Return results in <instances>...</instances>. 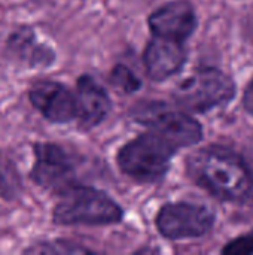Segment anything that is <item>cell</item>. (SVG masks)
I'll list each match as a JSON object with an SVG mask.
<instances>
[{
  "label": "cell",
  "instance_id": "obj_14",
  "mask_svg": "<svg viewBox=\"0 0 253 255\" xmlns=\"http://www.w3.org/2000/svg\"><path fill=\"white\" fill-rule=\"evenodd\" d=\"M25 254H82L89 253L86 248L73 245L70 242H39L34 245H30L24 250Z\"/></svg>",
  "mask_w": 253,
  "mask_h": 255
},
{
  "label": "cell",
  "instance_id": "obj_12",
  "mask_svg": "<svg viewBox=\"0 0 253 255\" xmlns=\"http://www.w3.org/2000/svg\"><path fill=\"white\" fill-rule=\"evenodd\" d=\"M78 120L84 127L98 126L110 112V99L106 90L89 75H82L76 84Z\"/></svg>",
  "mask_w": 253,
  "mask_h": 255
},
{
  "label": "cell",
  "instance_id": "obj_16",
  "mask_svg": "<svg viewBox=\"0 0 253 255\" xmlns=\"http://www.w3.org/2000/svg\"><path fill=\"white\" fill-rule=\"evenodd\" d=\"M224 254L230 255H248L253 253V235L242 236L233 242H230L224 250Z\"/></svg>",
  "mask_w": 253,
  "mask_h": 255
},
{
  "label": "cell",
  "instance_id": "obj_7",
  "mask_svg": "<svg viewBox=\"0 0 253 255\" xmlns=\"http://www.w3.org/2000/svg\"><path fill=\"white\" fill-rule=\"evenodd\" d=\"M137 114L142 123L163 134L176 148L191 146L201 140V126L185 112H176L163 105H146Z\"/></svg>",
  "mask_w": 253,
  "mask_h": 255
},
{
  "label": "cell",
  "instance_id": "obj_2",
  "mask_svg": "<svg viewBox=\"0 0 253 255\" xmlns=\"http://www.w3.org/2000/svg\"><path fill=\"white\" fill-rule=\"evenodd\" d=\"M58 197L52 220L60 226L112 224L122 218L121 208L107 194L91 187L79 184Z\"/></svg>",
  "mask_w": 253,
  "mask_h": 255
},
{
  "label": "cell",
  "instance_id": "obj_15",
  "mask_svg": "<svg viewBox=\"0 0 253 255\" xmlns=\"http://www.w3.org/2000/svg\"><path fill=\"white\" fill-rule=\"evenodd\" d=\"M110 82L116 90L122 93H133L140 87V81L137 79V76L124 64H119L113 69L110 75Z\"/></svg>",
  "mask_w": 253,
  "mask_h": 255
},
{
  "label": "cell",
  "instance_id": "obj_6",
  "mask_svg": "<svg viewBox=\"0 0 253 255\" xmlns=\"http://www.w3.org/2000/svg\"><path fill=\"white\" fill-rule=\"evenodd\" d=\"M215 215L206 206L191 203L166 205L158 217L157 226L163 236L169 239L200 238L212 230Z\"/></svg>",
  "mask_w": 253,
  "mask_h": 255
},
{
  "label": "cell",
  "instance_id": "obj_8",
  "mask_svg": "<svg viewBox=\"0 0 253 255\" xmlns=\"http://www.w3.org/2000/svg\"><path fill=\"white\" fill-rule=\"evenodd\" d=\"M28 100L49 123L67 124L78 118L76 94L61 82L51 79L36 81L28 90Z\"/></svg>",
  "mask_w": 253,
  "mask_h": 255
},
{
  "label": "cell",
  "instance_id": "obj_9",
  "mask_svg": "<svg viewBox=\"0 0 253 255\" xmlns=\"http://www.w3.org/2000/svg\"><path fill=\"white\" fill-rule=\"evenodd\" d=\"M149 27L155 36L183 42L197 27L195 10L185 0L167 3L149 16Z\"/></svg>",
  "mask_w": 253,
  "mask_h": 255
},
{
  "label": "cell",
  "instance_id": "obj_4",
  "mask_svg": "<svg viewBox=\"0 0 253 255\" xmlns=\"http://www.w3.org/2000/svg\"><path fill=\"white\" fill-rule=\"evenodd\" d=\"M233 81L218 69L204 67L192 72L174 90L176 103L189 112H207L233 99Z\"/></svg>",
  "mask_w": 253,
  "mask_h": 255
},
{
  "label": "cell",
  "instance_id": "obj_5",
  "mask_svg": "<svg viewBox=\"0 0 253 255\" xmlns=\"http://www.w3.org/2000/svg\"><path fill=\"white\" fill-rule=\"evenodd\" d=\"M34 163L30 179L40 188L63 194L78 184V158L58 143L39 142L33 146Z\"/></svg>",
  "mask_w": 253,
  "mask_h": 255
},
{
  "label": "cell",
  "instance_id": "obj_10",
  "mask_svg": "<svg viewBox=\"0 0 253 255\" xmlns=\"http://www.w3.org/2000/svg\"><path fill=\"white\" fill-rule=\"evenodd\" d=\"M4 48L12 60L30 69L48 67L55 60L54 51L48 45L39 42L34 30L27 25H21L10 31L4 42Z\"/></svg>",
  "mask_w": 253,
  "mask_h": 255
},
{
  "label": "cell",
  "instance_id": "obj_13",
  "mask_svg": "<svg viewBox=\"0 0 253 255\" xmlns=\"http://www.w3.org/2000/svg\"><path fill=\"white\" fill-rule=\"evenodd\" d=\"M22 191L24 184L16 163L4 152H0V199L13 202Z\"/></svg>",
  "mask_w": 253,
  "mask_h": 255
},
{
  "label": "cell",
  "instance_id": "obj_3",
  "mask_svg": "<svg viewBox=\"0 0 253 255\" xmlns=\"http://www.w3.org/2000/svg\"><path fill=\"white\" fill-rule=\"evenodd\" d=\"M176 146L155 130L127 143L118 154L119 167L140 182H154L166 175Z\"/></svg>",
  "mask_w": 253,
  "mask_h": 255
},
{
  "label": "cell",
  "instance_id": "obj_1",
  "mask_svg": "<svg viewBox=\"0 0 253 255\" xmlns=\"http://www.w3.org/2000/svg\"><path fill=\"white\" fill-rule=\"evenodd\" d=\"M188 172L200 187L224 200L242 199L252 187L246 163L224 146H209L194 152L188 160Z\"/></svg>",
  "mask_w": 253,
  "mask_h": 255
},
{
  "label": "cell",
  "instance_id": "obj_11",
  "mask_svg": "<svg viewBox=\"0 0 253 255\" xmlns=\"http://www.w3.org/2000/svg\"><path fill=\"white\" fill-rule=\"evenodd\" d=\"M185 57L182 42L155 36V39L148 43L143 60L148 75L152 79L163 81L180 70Z\"/></svg>",
  "mask_w": 253,
  "mask_h": 255
},
{
  "label": "cell",
  "instance_id": "obj_17",
  "mask_svg": "<svg viewBox=\"0 0 253 255\" xmlns=\"http://www.w3.org/2000/svg\"><path fill=\"white\" fill-rule=\"evenodd\" d=\"M245 106H246L248 112L253 115V79L252 82L249 84L246 93H245Z\"/></svg>",
  "mask_w": 253,
  "mask_h": 255
}]
</instances>
